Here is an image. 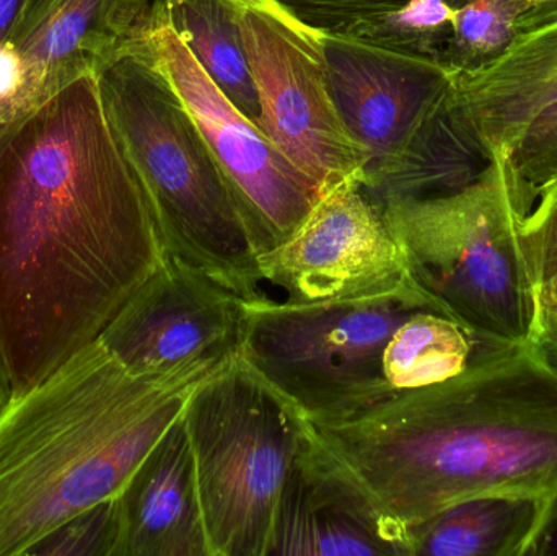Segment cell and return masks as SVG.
Segmentation results:
<instances>
[{
	"instance_id": "6da1fadb",
	"label": "cell",
	"mask_w": 557,
	"mask_h": 556,
	"mask_svg": "<svg viewBox=\"0 0 557 556\" xmlns=\"http://www.w3.org/2000/svg\"><path fill=\"white\" fill-rule=\"evenodd\" d=\"M165 255L95 74L0 127V342L13 398L98 339Z\"/></svg>"
},
{
	"instance_id": "7a4b0ae2",
	"label": "cell",
	"mask_w": 557,
	"mask_h": 556,
	"mask_svg": "<svg viewBox=\"0 0 557 556\" xmlns=\"http://www.w3.org/2000/svg\"><path fill=\"white\" fill-rule=\"evenodd\" d=\"M308 444L406 556V532L481 496L557 490V371L535 343L478 346L463 371L344 420Z\"/></svg>"
},
{
	"instance_id": "3957f363",
	"label": "cell",
	"mask_w": 557,
	"mask_h": 556,
	"mask_svg": "<svg viewBox=\"0 0 557 556\" xmlns=\"http://www.w3.org/2000/svg\"><path fill=\"white\" fill-rule=\"evenodd\" d=\"M201 382L137 378L95 339L13 398L0 415V556L120 495Z\"/></svg>"
},
{
	"instance_id": "277c9868",
	"label": "cell",
	"mask_w": 557,
	"mask_h": 556,
	"mask_svg": "<svg viewBox=\"0 0 557 556\" xmlns=\"http://www.w3.org/2000/svg\"><path fill=\"white\" fill-rule=\"evenodd\" d=\"M95 77L108 121L146 189L165 254L242 299H261L257 248L218 160L175 90L133 52Z\"/></svg>"
},
{
	"instance_id": "5b68a950",
	"label": "cell",
	"mask_w": 557,
	"mask_h": 556,
	"mask_svg": "<svg viewBox=\"0 0 557 556\" xmlns=\"http://www.w3.org/2000/svg\"><path fill=\"white\" fill-rule=\"evenodd\" d=\"M331 91L366 153L362 186L379 205L468 185L491 162L454 101V71L431 55L324 33Z\"/></svg>"
},
{
	"instance_id": "8992f818",
	"label": "cell",
	"mask_w": 557,
	"mask_h": 556,
	"mask_svg": "<svg viewBox=\"0 0 557 556\" xmlns=\"http://www.w3.org/2000/svg\"><path fill=\"white\" fill-rule=\"evenodd\" d=\"M409 276L478 346L535 343L543 302L503 163L454 191L383 205Z\"/></svg>"
},
{
	"instance_id": "52a82bcc",
	"label": "cell",
	"mask_w": 557,
	"mask_h": 556,
	"mask_svg": "<svg viewBox=\"0 0 557 556\" xmlns=\"http://www.w3.org/2000/svg\"><path fill=\"white\" fill-rule=\"evenodd\" d=\"M183 421L211 556H268L307 420L238 358L189 394Z\"/></svg>"
},
{
	"instance_id": "ba28073f",
	"label": "cell",
	"mask_w": 557,
	"mask_h": 556,
	"mask_svg": "<svg viewBox=\"0 0 557 556\" xmlns=\"http://www.w3.org/2000/svg\"><path fill=\"white\" fill-rule=\"evenodd\" d=\"M419 310L441 313L421 287L343 302L247 300L240 359L305 420H344L393 397L383 353Z\"/></svg>"
},
{
	"instance_id": "9c48e42d",
	"label": "cell",
	"mask_w": 557,
	"mask_h": 556,
	"mask_svg": "<svg viewBox=\"0 0 557 556\" xmlns=\"http://www.w3.org/2000/svg\"><path fill=\"white\" fill-rule=\"evenodd\" d=\"M260 100V129L323 195L363 178L366 153L331 91L324 33L277 0H234Z\"/></svg>"
},
{
	"instance_id": "30bf717a",
	"label": "cell",
	"mask_w": 557,
	"mask_h": 556,
	"mask_svg": "<svg viewBox=\"0 0 557 556\" xmlns=\"http://www.w3.org/2000/svg\"><path fill=\"white\" fill-rule=\"evenodd\" d=\"M152 64L178 95L218 160L258 257L284 244L321 196L267 134L219 90L166 18L162 0L129 51ZM126 52V54H127Z\"/></svg>"
},
{
	"instance_id": "8fae6325",
	"label": "cell",
	"mask_w": 557,
	"mask_h": 556,
	"mask_svg": "<svg viewBox=\"0 0 557 556\" xmlns=\"http://www.w3.org/2000/svg\"><path fill=\"white\" fill-rule=\"evenodd\" d=\"M247 330V300L165 255L98 336L137 378L201 382L237 361Z\"/></svg>"
},
{
	"instance_id": "7c38bea8",
	"label": "cell",
	"mask_w": 557,
	"mask_h": 556,
	"mask_svg": "<svg viewBox=\"0 0 557 556\" xmlns=\"http://www.w3.org/2000/svg\"><path fill=\"white\" fill-rule=\"evenodd\" d=\"M260 268L264 283L297 304L373 299L419 287L383 206L360 180L326 189L297 231L261 255Z\"/></svg>"
},
{
	"instance_id": "4fadbf2b",
	"label": "cell",
	"mask_w": 557,
	"mask_h": 556,
	"mask_svg": "<svg viewBox=\"0 0 557 556\" xmlns=\"http://www.w3.org/2000/svg\"><path fill=\"white\" fill-rule=\"evenodd\" d=\"M157 0H26L9 42L25 65L29 111L139 39Z\"/></svg>"
},
{
	"instance_id": "5bb4252c",
	"label": "cell",
	"mask_w": 557,
	"mask_h": 556,
	"mask_svg": "<svg viewBox=\"0 0 557 556\" xmlns=\"http://www.w3.org/2000/svg\"><path fill=\"white\" fill-rule=\"evenodd\" d=\"M454 101L490 160H506L557 101V16L519 32L490 62L454 71Z\"/></svg>"
},
{
	"instance_id": "9a60e30c",
	"label": "cell",
	"mask_w": 557,
	"mask_h": 556,
	"mask_svg": "<svg viewBox=\"0 0 557 556\" xmlns=\"http://www.w3.org/2000/svg\"><path fill=\"white\" fill-rule=\"evenodd\" d=\"M116 499L120 539L114 556H211L183 415Z\"/></svg>"
},
{
	"instance_id": "2e32d148",
	"label": "cell",
	"mask_w": 557,
	"mask_h": 556,
	"mask_svg": "<svg viewBox=\"0 0 557 556\" xmlns=\"http://www.w3.org/2000/svg\"><path fill=\"white\" fill-rule=\"evenodd\" d=\"M268 556H401L369 506L310 444L292 467L274 515Z\"/></svg>"
},
{
	"instance_id": "e0dca14e",
	"label": "cell",
	"mask_w": 557,
	"mask_h": 556,
	"mask_svg": "<svg viewBox=\"0 0 557 556\" xmlns=\"http://www.w3.org/2000/svg\"><path fill=\"white\" fill-rule=\"evenodd\" d=\"M543 503L481 496L448 506L406 532V556H523Z\"/></svg>"
},
{
	"instance_id": "ac0fdd59",
	"label": "cell",
	"mask_w": 557,
	"mask_h": 556,
	"mask_svg": "<svg viewBox=\"0 0 557 556\" xmlns=\"http://www.w3.org/2000/svg\"><path fill=\"white\" fill-rule=\"evenodd\" d=\"M166 18L219 90L260 127L257 85L234 0H162Z\"/></svg>"
},
{
	"instance_id": "d6986e66",
	"label": "cell",
	"mask_w": 557,
	"mask_h": 556,
	"mask_svg": "<svg viewBox=\"0 0 557 556\" xmlns=\"http://www.w3.org/2000/svg\"><path fill=\"white\" fill-rule=\"evenodd\" d=\"M476 346V339L458 323L419 310L389 338L383 353V378L393 395L438 384L463 371Z\"/></svg>"
},
{
	"instance_id": "ffe728a7",
	"label": "cell",
	"mask_w": 557,
	"mask_h": 556,
	"mask_svg": "<svg viewBox=\"0 0 557 556\" xmlns=\"http://www.w3.org/2000/svg\"><path fill=\"white\" fill-rule=\"evenodd\" d=\"M535 0H458L445 62L465 71L490 62L519 35L522 16Z\"/></svg>"
},
{
	"instance_id": "44dd1931",
	"label": "cell",
	"mask_w": 557,
	"mask_h": 556,
	"mask_svg": "<svg viewBox=\"0 0 557 556\" xmlns=\"http://www.w3.org/2000/svg\"><path fill=\"white\" fill-rule=\"evenodd\" d=\"M457 7L458 0H405L357 36L445 62Z\"/></svg>"
},
{
	"instance_id": "7402d4cb",
	"label": "cell",
	"mask_w": 557,
	"mask_h": 556,
	"mask_svg": "<svg viewBox=\"0 0 557 556\" xmlns=\"http://www.w3.org/2000/svg\"><path fill=\"white\" fill-rule=\"evenodd\" d=\"M500 163L520 219L529 211L536 191L557 173V101L532 121Z\"/></svg>"
},
{
	"instance_id": "603a6c76",
	"label": "cell",
	"mask_w": 557,
	"mask_h": 556,
	"mask_svg": "<svg viewBox=\"0 0 557 556\" xmlns=\"http://www.w3.org/2000/svg\"><path fill=\"white\" fill-rule=\"evenodd\" d=\"M120 539L116 496L49 532L23 556H114Z\"/></svg>"
},
{
	"instance_id": "cb8c5ba5",
	"label": "cell",
	"mask_w": 557,
	"mask_h": 556,
	"mask_svg": "<svg viewBox=\"0 0 557 556\" xmlns=\"http://www.w3.org/2000/svg\"><path fill=\"white\" fill-rule=\"evenodd\" d=\"M519 234L543 306L557 300V175L536 191L525 215L519 219Z\"/></svg>"
},
{
	"instance_id": "d4e9b609",
	"label": "cell",
	"mask_w": 557,
	"mask_h": 556,
	"mask_svg": "<svg viewBox=\"0 0 557 556\" xmlns=\"http://www.w3.org/2000/svg\"><path fill=\"white\" fill-rule=\"evenodd\" d=\"M297 18L323 33L360 35L405 0H277Z\"/></svg>"
},
{
	"instance_id": "484cf974",
	"label": "cell",
	"mask_w": 557,
	"mask_h": 556,
	"mask_svg": "<svg viewBox=\"0 0 557 556\" xmlns=\"http://www.w3.org/2000/svg\"><path fill=\"white\" fill-rule=\"evenodd\" d=\"M25 65L9 41L0 45V127L28 113Z\"/></svg>"
},
{
	"instance_id": "4316f807",
	"label": "cell",
	"mask_w": 557,
	"mask_h": 556,
	"mask_svg": "<svg viewBox=\"0 0 557 556\" xmlns=\"http://www.w3.org/2000/svg\"><path fill=\"white\" fill-rule=\"evenodd\" d=\"M523 556H557V490L543 503L542 518Z\"/></svg>"
},
{
	"instance_id": "83f0119b",
	"label": "cell",
	"mask_w": 557,
	"mask_h": 556,
	"mask_svg": "<svg viewBox=\"0 0 557 556\" xmlns=\"http://www.w3.org/2000/svg\"><path fill=\"white\" fill-rule=\"evenodd\" d=\"M535 346L543 358L557 371V317L546 307H543L542 326H540Z\"/></svg>"
},
{
	"instance_id": "f1b7e54d",
	"label": "cell",
	"mask_w": 557,
	"mask_h": 556,
	"mask_svg": "<svg viewBox=\"0 0 557 556\" xmlns=\"http://www.w3.org/2000/svg\"><path fill=\"white\" fill-rule=\"evenodd\" d=\"M557 16V0H535L532 9L520 20L519 32L532 28Z\"/></svg>"
},
{
	"instance_id": "f546056e",
	"label": "cell",
	"mask_w": 557,
	"mask_h": 556,
	"mask_svg": "<svg viewBox=\"0 0 557 556\" xmlns=\"http://www.w3.org/2000/svg\"><path fill=\"white\" fill-rule=\"evenodd\" d=\"M26 0H0V45L9 41Z\"/></svg>"
},
{
	"instance_id": "4dcf8cb0",
	"label": "cell",
	"mask_w": 557,
	"mask_h": 556,
	"mask_svg": "<svg viewBox=\"0 0 557 556\" xmlns=\"http://www.w3.org/2000/svg\"><path fill=\"white\" fill-rule=\"evenodd\" d=\"M13 398L12 379H10L9 365H7L5 353L0 342V415L3 413Z\"/></svg>"
},
{
	"instance_id": "1f68e13d",
	"label": "cell",
	"mask_w": 557,
	"mask_h": 556,
	"mask_svg": "<svg viewBox=\"0 0 557 556\" xmlns=\"http://www.w3.org/2000/svg\"><path fill=\"white\" fill-rule=\"evenodd\" d=\"M543 307H546V309H548L549 312L555 313V316L557 317V300H555V302L545 304V306Z\"/></svg>"
},
{
	"instance_id": "d6a6232c",
	"label": "cell",
	"mask_w": 557,
	"mask_h": 556,
	"mask_svg": "<svg viewBox=\"0 0 557 556\" xmlns=\"http://www.w3.org/2000/svg\"><path fill=\"white\" fill-rule=\"evenodd\" d=\"M556 175H557V173H556Z\"/></svg>"
}]
</instances>
